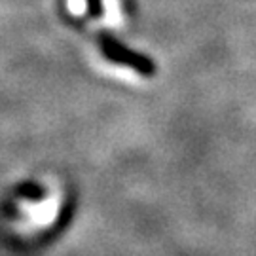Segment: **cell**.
<instances>
[{"instance_id": "6da1fadb", "label": "cell", "mask_w": 256, "mask_h": 256, "mask_svg": "<svg viewBox=\"0 0 256 256\" xmlns=\"http://www.w3.org/2000/svg\"><path fill=\"white\" fill-rule=\"evenodd\" d=\"M101 48L110 61L126 64V66H131V68H135L138 74H144V76H152V74H154L156 66L150 59H146L144 55L137 54V52H133V50H129V48L122 46L114 38H102Z\"/></svg>"}, {"instance_id": "7a4b0ae2", "label": "cell", "mask_w": 256, "mask_h": 256, "mask_svg": "<svg viewBox=\"0 0 256 256\" xmlns=\"http://www.w3.org/2000/svg\"><path fill=\"white\" fill-rule=\"evenodd\" d=\"M102 12H104L106 23L112 25V27H118L120 23L124 21L120 0H102Z\"/></svg>"}, {"instance_id": "3957f363", "label": "cell", "mask_w": 256, "mask_h": 256, "mask_svg": "<svg viewBox=\"0 0 256 256\" xmlns=\"http://www.w3.org/2000/svg\"><path fill=\"white\" fill-rule=\"evenodd\" d=\"M66 6H68V12L72 16H84L88 6H90V2L88 0H66Z\"/></svg>"}, {"instance_id": "277c9868", "label": "cell", "mask_w": 256, "mask_h": 256, "mask_svg": "<svg viewBox=\"0 0 256 256\" xmlns=\"http://www.w3.org/2000/svg\"><path fill=\"white\" fill-rule=\"evenodd\" d=\"M90 2V8H92V16L97 18L102 12V0H88Z\"/></svg>"}]
</instances>
